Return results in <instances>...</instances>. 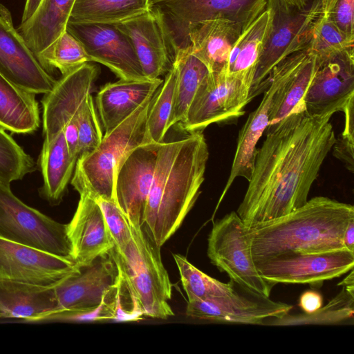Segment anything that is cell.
I'll return each mask as SVG.
<instances>
[{"instance_id":"277c9868","label":"cell","mask_w":354,"mask_h":354,"mask_svg":"<svg viewBox=\"0 0 354 354\" xmlns=\"http://www.w3.org/2000/svg\"><path fill=\"white\" fill-rule=\"evenodd\" d=\"M131 228L127 245L121 250H111L118 268L120 287L137 316L167 319L174 314L168 303L172 284L162 261L160 248L142 227Z\"/></svg>"},{"instance_id":"d4e9b609","label":"cell","mask_w":354,"mask_h":354,"mask_svg":"<svg viewBox=\"0 0 354 354\" xmlns=\"http://www.w3.org/2000/svg\"><path fill=\"white\" fill-rule=\"evenodd\" d=\"M77 159L70 154L64 130L44 136L38 165L43 185L40 196L51 205H58L73 176Z\"/></svg>"},{"instance_id":"bcb514c9","label":"cell","mask_w":354,"mask_h":354,"mask_svg":"<svg viewBox=\"0 0 354 354\" xmlns=\"http://www.w3.org/2000/svg\"><path fill=\"white\" fill-rule=\"evenodd\" d=\"M287 4L297 8L306 7L310 1V0H283Z\"/></svg>"},{"instance_id":"d6a6232c","label":"cell","mask_w":354,"mask_h":354,"mask_svg":"<svg viewBox=\"0 0 354 354\" xmlns=\"http://www.w3.org/2000/svg\"><path fill=\"white\" fill-rule=\"evenodd\" d=\"M319 64L317 56L310 52L286 86L279 102L272 111L266 132L272 130L291 114L305 111L304 98Z\"/></svg>"},{"instance_id":"44dd1931","label":"cell","mask_w":354,"mask_h":354,"mask_svg":"<svg viewBox=\"0 0 354 354\" xmlns=\"http://www.w3.org/2000/svg\"><path fill=\"white\" fill-rule=\"evenodd\" d=\"M292 308L269 297L237 292L227 297L188 301L185 313L192 318L213 322L265 325L268 319L281 317Z\"/></svg>"},{"instance_id":"4316f807","label":"cell","mask_w":354,"mask_h":354,"mask_svg":"<svg viewBox=\"0 0 354 354\" xmlns=\"http://www.w3.org/2000/svg\"><path fill=\"white\" fill-rule=\"evenodd\" d=\"M75 0H42L35 13L17 28L37 56L66 30Z\"/></svg>"},{"instance_id":"83f0119b","label":"cell","mask_w":354,"mask_h":354,"mask_svg":"<svg viewBox=\"0 0 354 354\" xmlns=\"http://www.w3.org/2000/svg\"><path fill=\"white\" fill-rule=\"evenodd\" d=\"M271 12L266 8L241 32L230 53L226 72L252 85L270 28Z\"/></svg>"},{"instance_id":"60d3db41","label":"cell","mask_w":354,"mask_h":354,"mask_svg":"<svg viewBox=\"0 0 354 354\" xmlns=\"http://www.w3.org/2000/svg\"><path fill=\"white\" fill-rule=\"evenodd\" d=\"M344 127L335 139L332 147L333 156L339 159L351 173L354 172V97L346 104L344 111Z\"/></svg>"},{"instance_id":"ffe728a7","label":"cell","mask_w":354,"mask_h":354,"mask_svg":"<svg viewBox=\"0 0 354 354\" xmlns=\"http://www.w3.org/2000/svg\"><path fill=\"white\" fill-rule=\"evenodd\" d=\"M319 63L304 98L305 111L309 115L343 111L354 97V49Z\"/></svg>"},{"instance_id":"9a60e30c","label":"cell","mask_w":354,"mask_h":354,"mask_svg":"<svg viewBox=\"0 0 354 354\" xmlns=\"http://www.w3.org/2000/svg\"><path fill=\"white\" fill-rule=\"evenodd\" d=\"M159 144L151 142L133 149L115 171V202L130 225L137 228L143 224Z\"/></svg>"},{"instance_id":"ee69618b","label":"cell","mask_w":354,"mask_h":354,"mask_svg":"<svg viewBox=\"0 0 354 354\" xmlns=\"http://www.w3.org/2000/svg\"><path fill=\"white\" fill-rule=\"evenodd\" d=\"M343 243L346 250L354 252V220L349 222L344 230Z\"/></svg>"},{"instance_id":"f6af8a7d","label":"cell","mask_w":354,"mask_h":354,"mask_svg":"<svg viewBox=\"0 0 354 354\" xmlns=\"http://www.w3.org/2000/svg\"><path fill=\"white\" fill-rule=\"evenodd\" d=\"M42 0H26L21 23L28 20L37 11Z\"/></svg>"},{"instance_id":"e575fe53","label":"cell","mask_w":354,"mask_h":354,"mask_svg":"<svg viewBox=\"0 0 354 354\" xmlns=\"http://www.w3.org/2000/svg\"><path fill=\"white\" fill-rule=\"evenodd\" d=\"M37 58L47 71L57 68L62 75L91 62L81 43L66 30Z\"/></svg>"},{"instance_id":"9c48e42d","label":"cell","mask_w":354,"mask_h":354,"mask_svg":"<svg viewBox=\"0 0 354 354\" xmlns=\"http://www.w3.org/2000/svg\"><path fill=\"white\" fill-rule=\"evenodd\" d=\"M310 54L308 48L290 55L274 67L263 83V98L258 107L249 115L239 133L230 175L216 208L237 177L245 178L248 181L250 180L257 149V145L268 125L272 111L276 102L279 101L288 82Z\"/></svg>"},{"instance_id":"8fae6325","label":"cell","mask_w":354,"mask_h":354,"mask_svg":"<svg viewBox=\"0 0 354 354\" xmlns=\"http://www.w3.org/2000/svg\"><path fill=\"white\" fill-rule=\"evenodd\" d=\"M164 16L176 47L188 46V33L204 21L225 19L246 27L266 8L267 0H151Z\"/></svg>"},{"instance_id":"7bdbcfd3","label":"cell","mask_w":354,"mask_h":354,"mask_svg":"<svg viewBox=\"0 0 354 354\" xmlns=\"http://www.w3.org/2000/svg\"><path fill=\"white\" fill-rule=\"evenodd\" d=\"M323 304L322 295L315 290L304 292L299 300V306L304 313L310 314L318 310Z\"/></svg>"},{"instance_id":"30bf717a","label":"cell","mask_w":354,"mask_h":354,"mask_svg":"<svg viewBox=\"0 0 354 354\" xmlns=\"http://www.w3.org/2000/svg\"><path fill=\"white\" fill-rule=\"evenodd\" d=\"M0 237L73 260L67 224L29 207L12 193L10 184L1 182Z\"/></svg>"},{"instance_id":"f546056e","label":"cell","mask_w":354,"mask_h":354,"mask_svg":"<svg viewBox=\"0 0 354 354\" xmlns=\"http://www.w3.org/2000/svg\"><path fill=\"white\" fill-rule=\"evenodd\" d=\"M174 60L178 65V75L168 130L185 120L198 87L210 73L205 64L192 54L188 46L176 49Z\"/></svg>"},{"instance_id":"836d02e7","label":"cell","mask_w":354,"mask_h":354,"mask_svg":"<svg viewBox=\"0 0 354 354\" xmlns=\"http://www.w3.org/2000/svg\"><path fill=\"white\" fill-rule=\"evenodd\" d=\"M173 257L188 301L227 297L238 292L232 281L221 282L196 268L185 257L178 254Z\"/></svg>"},{"instance_id":"484cf974","label":"cell","mask_w":354,"mask_h":354,"mask_svg":"<svg viewBox=\"0 0 354 354\" xmlns=\"http://www.w3.org/2000/svg\"><path fill=\"white\" fill-rule=\"evenodd\" d=\"M54 286L0 281V318H17L32 323L37 318L56 311Z\"/></svg>"},{"instance_id":"4fadbf2b","label":"cell","mask_w":354,"mask_h":354,"mask_svg":"<svg viewBox=\"0 0 354 354\" xmlns=\"http://www.w3.org/2000/svg\"><path fill=\"white\" fill-rule=\"evenodd\" d=\"M254 263L259 274L275 284H316L353 269L354 252L343 249L317 254L289 253Z\"/></svg>"},{"instance_id":"e0dca14e","label":"cell","mask_w":354,"mask_h":354,"mask_svg":"<svg viewBox=\"0 0 354 354\" xmlns=\"http://www.w3.org/2000/svg\"><path fill=\"white\" fill-rule=\"evenodd\" d=\"M114 25L129 39L147 79L159 78L170 70L176 47L158 8L151 5L147 12Z\"/></svg>"},{"instance_id":"603a6c76","label":"cell","mask_w":354,"mask_h":354,"mask_svg":"<svg viewBox=\"0 0 354 354\" xmlns=\"http://www.w3.org/2000/svg\"><path fill=\"white\" fill-rule=\"evenodd\" d=\"M163 80H123L101 87L95 102L104 134H108L129 118L145 101L153 95Z\"/></svg>"},{"instance_id":"8992f818","label":"cell","mask_w":354,"mask_h":354,"mask_svg":"<svg viewBox=\"0 0 354 354\" xmlns=\"http://www.w3.org/2000/svg\"><path fill=\"white\" fill-rule=\"evenodd\" d=\"M118 281V268L110 250L55 285L57 310L32 323L84 319L106 302Z\"/></svg>"},{"instance_id":"5bb4252c","label":"cell","mask_w":354,"mask_h":354,"mask_svg":"<svg viewBox=\"0 0 354 354\" xmlns=\"http://www.w3.org/2000/svg\"><path fill=\"white\" fill-rule=\"evenodd\" d=\"M99 73L95 65L86 63L62 75L41 99L43 136L64 130L66 138L78 136L80 109Z\"/></svg>"},{"instance_id":"ac0fdd59","label":"cell","mask_w":354,"mask_h":354,"mask_svg":"<svg viewBox=\"0 0 354 354\" xmlns=\"http://www.w3.org/2000/svg\"><path fill=\"white\" fill-rule=\"evenodd\" d=\"M79 268L72 259L0 237V281L53 286Z\"/></svg>"},{"instance_id":"ab89813d","label":"cell","mask_w":354,"mask_h":354,"mask_svg":"<svg viewBox=\"0 0 354 354\" xmlns=\"http://www.w3.org/2000/svg\"><path fill=\"white\" fill-rule=\"evenodd\" d=\"M101 207L106 226L117 250H122L131 238L130 223L115 201L95 200Z\"/></svg>"},{"instance_id":"d6986e66","label":"cell","mask_w":354,"mask_h":354,"mask_svg":"<svg viewBox=\"0 0 354 354\" xmlns=\"http://www.w3.org/2000/svg\"><path fill=\"white\" fill-rule=\"evenodd\" d=\"M0 73L34 94L51 91L56 80L39 63L14 27L10 11L0 3Z\"/></svg>"},{"instance_id":"7a4b0ae2","label":"cell","mask_w":354,"mask_h":354,"mask_svg":"<svg viewBox=\"0 0 354 354\" xmlns=\"http://www.w3.org/2000/svg\"><path fill=\"white\" fill-rule=\"evenodd\" d=\"M209 158L202 131L159 144L142 230L159 248L176 232L192 208Z\"/></svg>"},{"instance_id":"3957f363","label":"cell","mask_w":354,"mask_h":354,"mask_svg":"<svg viewBox=\"0 0 354 354\" xmlns=\"http://www.w3.org/2000/svg\"><path fill=\"white\" fill-rule=\"evenodd\" d=\"M354 220V207L326 196L250 230L254 262L289 253L317 254L346 249L344 230Z\"/></svg>"},{"instance_id":"ba28073f","label":"cell","mask_w":354,"mask_h":354,"mask_svg":"<svg viewBox=\"0 0 354 354\" xmlns=\"http://www.w3.org/2000/svg\"><path fill=\"white\" fill-rule=\"evenodd\" d=\"M250 227L232 211L214 223L207 239V256L221 272L247 293L269 297L275 283L258 272L251 253Z\"/></svg>"},{"instance_id":"f1b7e54d","label":"cell","mask_w":354,"mask_h":354,"mask_svg":"<svg viewBox=\"0 0 354 354\" xmlns=\"http://www.w3.org/2000/svg\"><path fill=\"white\" fill-rule=\"evenodd\" d=\"M35 95L0 73V127L14 133L36 131L41 119Z\"/></svg>"},{"instance_id":"74e56055","label":"cell","mask_w":354,"mask_h":354,"mask_svg":"<svg viewBox=\"0 0 354 354\" xmlns=\"http://www.w3.org/2000/svg\"><path fill=\"white\" fill-rule=\"evenodd\" d=\"M36 169L32 158L0 127V182L10 185Z\"/></svg>"},{"instance_id":"2e32d148","label":"cell","mask_w":354,"mask_h":354,"mask_svg":"<svg viewBox=\"0 0 354 354\" xmlns=\"http://www.w3.org/2000/svg\"><path fill=\"white\" fill-rule=\"evenodd\" d=\"M66 30L81 43L91 62L104 65L120 79H147L129 39L115 25L68 21Z\"/></svg>"},{"instance_id":"b9f144b4","label":"cell","mask_w":354,"mask_h":354,"mask_svg":"<svg viewBox=\"0 0 354 354\" xmlns=\"http://www.w3.org/2000/svg\"><path fill=\"white\" fill-rule=\"evenodd\" d=\"M322 10L344 34L354 38V0H322Z\"/></svg>"},{"instance_id":"8d00e7d4","label":"cell","mask_w":354,"mask_h":354,"mask_svg":"<svg viewBox=\"0 0 354 354\" xmlns=\"http://www.w3.org/2000/svg\"><path fill=\"white\" fill-rule=\"evenodd\" d=\"M308 49L322 62L342 52L354 49V38L344 34L322 10L314 26Z\"/></svg>"},{"instance_id":"d590c367","label":"cell","mask_w":354,"mask_h":354,"mask_svg":"<svg viewBox=\"0 0 354 354\" xmlns=\"http://www.w3.org/2000/svg\"><path fill=\"white\" fill-rule=\"evenodd\" d=\"M177 75L178 65L174 60L162 85L156 91L154 100L148 113V133L153 142H162L168 131L167 125L172 110Z\"/></svg>"},{"instance_id":"1f68e13d","label":"cell","mask_w":354,"mask_h":354,"mask_svg":"<svg viewBox=\"0 0 354 354\" xmlns=\"http://www.w3.org/2000/svg\"><path fill=\"white\" fill-rule=\"evenodd\" d=\"M341 291L325 306L315 313L299 315L288 313L279 318L268 319L267 326L301 324H342L353 323L354 313V285H342Z\"/></svg>"},{"instance_id":"5b68a950","label":"cell","mask_w":354,"mask_h":354,"mask_svg":"<svg viewBox=\"0 0 354 354\" xmlns=\"http://www.w3.org/2000/svg\"><path fill=\"white\" fill-rule=\"evenodd\" d=\"M156 93L129 118L103 136L100 144L88 154L78 158L71 183L79 192L95 200H114L115 171L133 149L151 142L147 128L149 109Z\"/></svg>"},{"instance_id":"7402d4cb","label":"cell","mask_w":354,"mask_h":354,"mask_svg":"<svg viewBox=\"0 0 354 354\" xmlns=\"http://www.w3.org/2000/svg\"><path fill=\"white\" fill-rule=\"evenodd\" d=\"M76 211L67 224L73 260L79 267L91 263L114 246L98 203L86 193L80 194Z\"/></svg>"},{"instance_id":"f35d334b","label":"cell","mask_w":354,"mask_h":354,"mask_svg":"<svg viewBox=\"0 0 354 354\" xmlns=\"http://www.w3.org/2000/svg\"><path fill=\"white\" fill-rule=\"evenodd\" d=\"M77 125L80 157L93 151L103 138L91 93L88 95L80 109Z\"/></svg>"},{"instance_id":"cb8c5ba5","label":"cell","mask_w":354,"mask_h":354,"mask_svg":"<svg viewBox=\"0 0 354 354\" xmlns=\"http://www.w3.org/2000/svg\"><path fill=\"white\" fill-rule=\"evenodd\" d=\"M245 28L225 19L204 21L189 30L188 47L211 73L226 71L230 51Z\"/></svg>"},{"instance_id":"7c38bea8","label":"cell","mask_w":354,"mask_h":354,"mask_svg":"<svg viewBox=\"0 0 354 354\" xmlns=\"http://www.w3.org/2000/svg\"><path fill=\"white\" fill-rule=\"evenodd\" d=\"M250 88L249 83L226 71L210 73L198 87L179 127L191 133L241 116L251 101Z\"/></svg>"},{"instance_id":"52a82bcc","label":"cell","mask_w":354,"mask_h":354,"mask_svg":"<svg viewBox=\"0 0 354 354\" xmlns=\"http://www.w3.org/2000/svg\"><path fill=\"white\" fill-rule=\"evenodd\" d=\"M272 15L268 36L252 82L250 97L259 92L272 70L290 55L308 48L314 26L322 10V0H310L304 8L283 0H267Z\"/></svg>"},{"instance_id":"6da1fadb","label":"cell","mask_w":354,"mask_h":354,"mask_svg":"<svg viewBox=\"0 0 354 354\" xmlns=\"http://www.w3.org/2000/svg\"><path fill=\"white\" fill-rule=\"evenodd\" d=\"M333 114L305 111L286 118L257 148L251 177L236 214L252 227L304 205L336 136Z\"/></svg>"},{"instance_id":"4dcf8cb0","label":"cell","mask_w":354,"mask_h":354,"mask_svg":"<svg viewBox=\"0 0 354 354\" xmlns=\"http://www.w3.org/2000/svg\"><path fill=\"white\" fill-rule=\"evenodd\" d=\"M151 0H75L68 21L117 24L147 12Z\"/></svg>"}]
</instances>
